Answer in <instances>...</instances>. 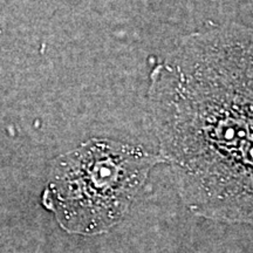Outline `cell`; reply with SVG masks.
<instances>
[{
    "mask_svg": "<svg viewBox=\"0 0 253 253\" xmlns=\"http://www.w3.org/2000/svg\"><path fill=\"white\" fill-rule=\"evenodd\" d=\"M161 162L141 145L90 138L53 162L42 203L66 232L102 235L125 218Z\"/></svg>",
    "mask_w": 253,
    "mask_h": 253,
    "instance_id": "7a4b0ae2",
    "label": "cell"
},
{
    "mask_svg": "<svg viewBox=\"0 0 253 253\" xmlns=\"http://www.w3.org/2000/svg\"><path fill=\"white\" fill-rule=\"evenodd\" d=\"M147 113L185 207L253 225V26L183 37L151 71Z\"/></svg>",
    "mask_w": 253,
    "mask_h": 253,
    "instance_id": "6da1fadb",
    "label": "cell"
}]
</instances>
